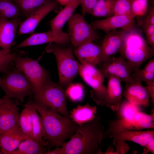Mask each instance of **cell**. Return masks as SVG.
I'll list each match as a JSON object with an SVG mask.
<instances>
[{
    "label": "cell",
    "mask_w": 154,
    "mask_h": 154,
    "mask_svg": "<svg viewBox=\"0 0 154 154\" xmlns=\"http://www.w3.org/2000/svg\"><path fill=\"white\" fill-rule=\"evenodd\" d=\"M104 127L100 116L78 125L68 142L61 145L60 154H101Z\"/></svg>",
    "instance_id": "6da1fadb"
},
{
    "label": "cell",
    "mask_w": 154,
    "mask_h": 154,
    "mask_svg": "<svg viewBox=\"0 0 154 154\" xmlns=\"http://www.w3.org/2000/svg\"><path fill=\"white\" fill-rule=\"evenodd\" d=\"M34 101L42 119L44 129L42 139L48 142V151L52 147L61 146L65 140L72 137L79 125L57 111Z\"/></svg>",
    "instance_id": "7a4b0ae2"
},
{
    "label": "cell",
    "mask_w": 154,
    "mask_h": 154,
    "mask_svg": "<svg viewBox=\"0 0 154 154\" xmlns=\"http://www.w3.org/2000/svg\"><path fill=\"white\" fill-rule=\"evenodd\" d=\"M141 32L137 29L125 31L119 52L132 67L133 72L139 69L141 64L154 54V48L148 44Z\"/></svg>",
    "instance_id": "3957f363"
},
{
    "label": "cell",
    "mask_w": 154,
    "mask_h": 154,
    "mask_svg": "<svg viewBox=\"0 0 154 154\" xmlns=\"http://www.w3.org/2000/svg\"><path fill=\"white\" fill-rule=\"evenodd\" d=\"M112 139L116 154H125L129 149L127 141H132L144 147L148 141L154 137V131H137L126 129L117 124L115 120L111 122L103 137Z\"/></svg>",
    "instance_id": "277c9868"
},
{
    "label": "cell",
    "mask_w": 154,
    "mask_h": 154,
    "mask_svg": "<svg viewBox=\"0 0 154 154\" xmlns=\"http://www.w3.org/2000/svg\"><path fill=\"white\" fill-rule=\"evenodd\" d=\"M45 51L54 54L56 60L59 84L62 87L67 86L78 73L79 63L70 48H64L60 45L51 43L45 48Z\"/></svg>",
    "instance_id": "5b68a950"
},
{
    "label": "cell",
    "mask_w": 154,
    "mask_h": 154,
    "mask_svg": "<svg viewBox=\"0 0 154 154\" xmlns=\"http://www.w3.org/2000/svg\"><path fill=\"white\" fill-rule=\"evenodd\" d=\"M34 94V100L36 102L48 107L66 118L72 120L67 108L65 91L59 84L49 78Z\"/></svg>",
    "instance_id": "8992f818"
},
{
    "label": "cell",
    "mask_w": 154,
    "mask_h": 154,
    "mask_svg": "<svg viewBox=\"0 0 154 154\" xmlns=\"http://www.w3.org/2000/svg\"><path fill=\"white\" fill-rule=\"evenodd\" d=\"M0 87L8 98L23 103L25 97L33 94L32 85L23 73L16 67L6 76L0 77Z\"/></svg>",
    "instance_id": "52a82bcc"
},
{
    "label": "cell",
    "mask_w": 154,
    "mask_h": 154,
    "mask_svg": "<svg viewBox=\"0 0 154 154\" xmlns=\"http://www.w3.org/2000/svg\"><path fill=\"white\" fill-rule=\"evenodd\" d=\"M84 16L74 13L67 21L70 42L74 47L100 38L96 30L88 24Z\"/></svg>",
    "instance_id": "ba28073f"
},
{
    "label": "cell",
    "mask_w": 154,
    "mask_h": 154,
    "mask_svg": "<svg viewBox=\"0 0 154 154\" xmlns=\"http://www.w3.org/2000/svg\"><path fill=\"white\" fill-rule=\"evenodd\" d=\"M14 62L16 67L22 72L32 84L33 94L38 91L50 78L49 73L39 63L37 60L18 54Z\"/></svg>",
    "instance_id": "9c48e42d"
},
{
    "label": "cell",
    "mask_w": 154,
    "mask_h": 154,
    "mask_svg": "<svg viewBox=\"0 0 154 154\" xmlns=\"http://www.w3.org/2000/svg\"><path fill=\"white\" fill-rule=\"evenodd\" d=\"M78 73L84 80L92 89L90 96L95 103L102 106L107 95V88L103 84L105 77L99 69L91 65L79 63Z\"/></svg>",
    "instance_id": "30bf717a"
},
{
    "label": "cell",
    "mask_w": 154,
    "mask_h": 154,
    "mask_svg": "<svg viewBox=\"0 0 154 154\" xmlns=\"http://www.w3.org/2000/svg\"><path fill=\"white\" fill-rule=\"evenodd\" d=\"M136 16L133 13L125 15H113L105 19L95 20L91 24L96 30H101L106 33L121 29L126 31L137 29L134 19Z\"/></svg>",
    "instance_id": "8fae6325"
},
{
    "label": "cell",
    "mask_w": 154,
    "mask_h": 154,
    "mask_svg": "<svg viewBox=\"0 0 154 154\" xmlns=\"http://www.w3.org/2000/svg\"><path fill=\"white\" fill-rule=\"evenodd\" d=\"M99 69L105 78H108L111 76H116L126 84L132 80L131 74L133 72V69L120 56L119 57L112 56L109 58L103 64L102 68Z\"/></svg>",
    "instance_id": "7c38bea8"
},
{
    "label": "cell",
    "mask_w": 154,
    "mask_h": 154,
    "mask_svg": "<svg viewBox=\"0 0 154 154\" xmlns=\"http://www.w3.org/2000/svg\"><path fill=\"white\" fill-rule=\"evenodd\" d=\"M20 113L18 105L6 96L0 98V135L19 127Z\"/></svg>",
    "instance_id": "4fadbf2b"
},
{
    "label": "cell",
    "mask_w": 154,
    "mask_h": 154,
    "mask_svg": "<svg viewBox=\"0 0 154 154\" xmlns=\"http://www.w3.org/2000/svg\"><path fill=\"white\" fill-rule=\"evenodd\" d=\"M69 42L70 40L68 33L63 32L60 34H56L50 30L45 32L32 34L13 49L15 50L48 43H55L61 46H64L67 44Z\"/></svg>",
    "instance_id": "5bb4252c"
},
{
    "label": "cell",
    "mask_w": 154,
    "mask_h": 154,
    "mask_svg": "<svg viewBox=\"0 0 154 154\" xmlns=\"http://www.w3.org/2000/svg\"><path fill=\"white\" fill-rule=\"evenodd\" d=\"M59 3L54 0L43 5L32 13L19 25V35L33 33L41 21L49 13L58 8Z\"/></svg>",
    "instance_id": "9a60e30c"
},
{
    "label": "cell",
    "mask_w": 154,
    "mask_h": 154,
    "mask_svg": "<svg viewBox=\"0 0 154 154\" xmlns=\"http://www.w3.org/2000/svg\"><path fill=\"white\" fill-rule=\"evenodd\" d=\"M125 31L121 29L106 33L100 46V63L104 64L109 58L119 52Z\"/></svg>",
    "instance_id": "2e32d148"
},
{
    "label": "cell",
    "mask_w": 154,
    "mask_h": 154,
    "mask_svg": "<svg viewBox=\"0 0 154 154\" xmlns=\"http://www.w3.org/2000/svg\"><path fill=\"white\" fill-rule=\"evenodd\" d=\"M123 95L128 102L134 104L144 107L149 104L151 98L149 92L140 81L132 80L126 84Z\"/></svg>",
    "instance_id": "e0dca14e"
},
{
    "label": "cell",
    "mask_w": 154,
    "mask_h": 154,
    "mask_svg": "<svg viewBox=\"0 0 154 154\" xmlns=\"http://www.w3.org/2000/svg\"><path fill=\"white\" fill-rule=\"evenodd\" d=\"M73 52L83 65L95 66L100 62L101 46L93 42H87L75 47Z\"/></svg>",
    "instance_id": "ac0fdd59"
},
{
    "label": "cell",
    "mask_w": 154,
    "mask_h": 154,
    "mask_svg": "<svg viewBox=\"0 0 154 154\" xmlns=\"http://www.w3.org/2000/svg\"><path fill=\"white\" fill-rule=\"evenodd\" d=\"M107 95L102 106L109 108L113 111H117L121 102L122 91L121 79L114 75L108 78Z\"/></svg>",
    "instance_id": "d6986e66"
},
{
    "label": "cell",
    "mask_w": 154,
    "mask_h": 154,
    "mask_svg": "<svg viewBox=\"0 0 154 154\" xmlns=\"http://www.w3.org/2000/svg\"><path fill=\"white\" fill-rule=\"evenodd\" d=\"M18 17L7 19L0 17V47L11 50L18 27L21 22Z\"/></svg>",
    "instance_id": "ffe728a7"
},
{
    "label": "cell",
    "mask_w": 154,
    "mask_h": 154,
    "mask_svg": "<svg viewBox=\"0 0 154 154\" xmlns=\"http://www.w3.org/2000/svg\"><path fill=\"white\" fill-rule=\"evenodd\" d=\"M28 139L19 127L7 131L0 135V148L3 154H11L23 141Z\"/></svg>",
    "instance_id": "44dd1931"
},
{
    "label": "cell",
    "mask_w": 154,
    "mask_h": 154,
    "mask_svg": "<svg viewBox=\"0 0 154 154\" xmlns=\"http://www.w3.org/2000/svg\"><path fill=\"white\" fill-rule=\"evenodd\" d=\"M80 5V0H71L50 21L51 30L54 33L59 34L64 32L63 26Z\"/></svg>",
    "instance_id": "7402d4cb"
},
{
    "label": "cell",
    "mask_w": 154,
    "mask_h": 154,
    "mask_svg": "<svg viewBox=\"0 0 154 154\" xmlns=\"http://www.w3.org/2000/svg\"><path fill=\"white\" fill-rule=\"evenodd\" d=\"M124 128L132 130H141L154 127V111L149 115L139 111L135 115L130 122L119 124Z\"/></svg>",
    "instance_id": "603a6c76"
},
{
    "label": "cell",
    "mask_w": 154,
    "mask_h": 154,
    "mask_svg": "<svg viewBox=\"0 0 154 154\" xmlns=\"http://www.w3.org/2000/svg\"><path fill=\"white\" fill-rule=\"evenodd\" d=\"M48 144V142L44 140L37 142L28 139L22 141L11 154H46Z\"/></svg>",
    "instance_id": "cb8c5ba5"
},
{
    "label": "cell",
    "mask_w": 154,
    "mask_h": 154,
    "mask_svg": "<svg viewBox=\"0 0 154 154\" xmlns=\"http://www.w3.org/2000/svg\"><path fill=\"white\" fill-rule=\"evenodd\" d=\"M97 112L96 106H92L88 103L84 106L78 105L70 112L69 116L72 120L81 125L93 119Z\"/></svg>",
    "instance_id": "d4e9b609"
},
{
    "label": "cell",
    "mask_w": 154,
    "mask_h": 154,
    "mask_svg": "<svg viewBox=\"0 0 154 154\" xmlns=\"http://www.w3.org/2000/svg\"><path fill=\"white\" fill-rule=\"evenodd\" d=\"M29 110L32 119L33 134L35 139L37 142L44 140V129L42 118L37 112L34 100H31L25 104Z\"/></svg>",
    "instance_id": "484cf974"
},
{
    "label": "cell",
    "mask_w": 154,
    "mask_h": 154,
    "mask_svg": "<svg viewBox=\"0 0 154 154\" xmlns=\"http://www.w3.org/2000/svg\"><path fill=\"white\" fill-rule=\"evenodd\" d=\"M54 0H12L18 5L22 15L27 18L43 5Z\"/></svg>",
    "instance_id": "4316f807"
},
{
    "label": "cell",
    "mask_w": 154,
    "mask_h": 154,
    "mask_svg": "<svg viewBox=\"0 0 154 154\" xmlns=\"http://www.w3.org/2000/svg\"><path fill=\"white\" fill-rule=\"evenodd\" d=\"M132 104L127 100L120 102L118 110L120 119L116 120L120 124L130 122L138 111H140L139 106Z\"/></svg>",
    "instance_id": "83f0119b"
},
{
    "label": "cell",
    "mask_w": 154,
    "mask_h": 154,
    "mask_svg": "<svg viewBox=\"0 0 154 154\" xmlns=\"http://www.w3.org/2000/svg\"><path fill=\"white\" fill-rule=\"evenodd\" d=\"M115 0H98L88 13L96 17L107 18L114 15L113 6Z\"/></svg>",
    "instance_id": "f1b7e54d"
},
{
    "label": "cell",
    "mask_w": 154,
    "mask_h": 154,
    "mask_svg": "<svg viewBox=\"0 0 154 154\" xmlns=\"http://www.w3.org/2000/svg\"><path fill=\"white\" fill-rule=\"evenodd\" d=\"M19 125L22 133L28 139L35 140L33 134L30 112L25 105L24 108L20 113Z\"/></svg>",
    "instance_id": "f546056e"
},
{
    "label": "cell",
    "mask_w": 154,
    "mask_h": 154,
    "mask_svg": "<svg viewBox=\"0 0 154 154\" xmlns=\"http://www.w3.org/2000/svg\"><path fill=\"white\" fill-rule=\"evenodd\" d=\"M131 77L134 80L144 82L147 85L154 81V59L150 60L143 69L133 72Z\"/></svg>",
    "instance_id": "4dcf8cb0"
},
{
    "label": "cell",
    "mask_w": 154,
    "mask_h": 154,
    "mask_svg": "<svg viewBox=\"0 0 154 154\" xmlns=\"http://www.w3.org/2000/svg\"><path fill=\"white\" fill-rule=\"evenodd\" d=\"M21 15L19 7L12 0H0V17L12 19Z\"/></svg>",
    "instance_id": "1f68e13d"
},
{
    "label": "cell",
    "mask_w": 154,
    "mask_h": 154,
    "mask_svg": "<svg viewBox=\"0 0 154 154\" xmlns=\"http://www.w3.org/2000/svg\"><path fill=\"white\" fill-rule=\"evenodd\" d=\"M18 54L11 52V50L0 49V73L6 74L9 72L10 66Z\"/></svg>",
    "instance_id": "d6a6232c"
},
{
    "label": "cell",
    "mask_w": 154,
    "mask_h": 154,
    "mask_svg": "<svg viewBox=\"0 0 154 154\" xmlns=\"http://www.w3.org/2000/svg\"><path fill=\"white\" fill-rule=\"evenodd\" d=\"M67 87L65 90L66 96L74 102L82 101L84 97V90L81 84L71 83Z\"/></svg>",
    "instance_id": "836d02e7"
},
{
    "label": "cell",
    "mask_w": 154,
    "mask_h": 154,
    "mask_svg": "<svg viewBox=\"0 0 154 154\" xmlns=\"http://www.w3.org/2000/svg\"><path fill=\"white\" fill-rule=\"evenodd\" d=\"M114 15H125L132 13L130 1L115 0L113 6Z\"/></svg>",
    "instance_id": "e575fe53"
},
{
    "label": "cell",
    "mask_w": 154,
    "mask_h": 154,
    "mask_svg": "<svg viewBox=\"0 0 154 154\" xmlns=\"http://www.w3.org/2000/svg\"><path fill=\"white\" fill-rule=\"evenodd\" d=\"M130 2L132 13L136 17L145 15L148 8L147 0H131Z\"/></svg>",
    "instance_id": "d590c367"
},
{
    "label": "cell",
    "mask_w": 154,
    "mask_h": 154,
    "mask_svg": "<svg viewBox=\"0 0 154 154\" xmlns=\"http://www.w3.org/2000/svg\"><path fill=\"white\" fill-rule=\"evenodd\" d=\"M82 15L84 16L92 9L98 0H80Z\"/></svg>",
    "instance_id": "8d00e7d4"
},
{
    "label": "cell",
    "mask_w": 154,
    "mask_h": 154,
    "mask_svg": "<svg viewBox=\"0 0 154 154\" xmlns=\"http://www.w3.org/2000/svg\"><path fill=\"white\" fill-rule=\"evenodd\" d=\"M154 25V8L153 7L149 8V14L145 22L144 25Z\"/></svg>",
    "instance_id": "74e56055"
},
{
    "label": "cell",
    "mask_w": 154,
    "mask_h": 154,
    "mask_svg": "<svg viewBox=\"0 0 154 154\" xmlns=\"http://www.w3.org/2000/svg\"><path fill=\"white\" fill-rule=\"evenodd\" d=\"M143 154H147L149 152L154 153V137L151 138L147 142L145 147Z\"/></svg>",
    "instance_id": "f35d334b"
},
{
    "label": "cell",
    "mask_w": 154,
    "mask_h": 154,
    "mask_svg": "<svg viewBox=\"0 0 154 154\" xmlns=\"http://www.w3.org/2000/svg\"><path fill=\"white\" fill-rule=\"evenodd\" d=\"M143 28L144 31L146 36L154 34V25H144Z\"/></svg>",
    "instance_id": "ab89813d"
},
{
    "label": "cell",
    "mask_w": 154,
    "mask_h": 154,
    "mask_svg": "<svg viewBox=\"0 0 154 154\" xmlns=\"http://www.w3.org/2000/svg\"><path fill=\"white\" fill-rule=\"evenodd\" d=\"M148 89L151 99V102L153 104L154 103V81L146 86Z\"/></svg>",
    "instance_id": "60d3db41"
},
{
    "label": "cell",
    "mask_w": 154,
    "mask_h": 154,
    "mask_svg": "<svg viewBox=\"0 0 154 154\" xmlns=\"http://www.w3.org/2000/svg\"><path fill=\"white\" fill-rule=\"evenodd\" d=\"M146 41L151 47L154 48V34L146 36Z\"/></svg>",
    "instance_id": "b9f144b4"
},
{
    "label": "cell",
    "mask_w": 154,
    "mask_h": 154,
    "mask_svg": "<svg viewBox=\"0 0 154 154\" xmlns=\"http://www.w3.org/2000/svg\"><path fill=\"white\" fill-rule=\"evenodd\" d=\"M103 154H116V151H114L112 148L110 146Z\"/></svg>",
    "instance_id": "7bdbcfd3"
},
{
    "label": "cell",
    "mask_w": 154,
    "mask_h": 154,
    "mask_svg": "<svg viewBox=\"0 0 154 154\" xmlns=\"http://www.w3.org/2000/svg\"><path fill=\"white\" fill-rule=\"evenodd\" d=\"M59 3L62 5H65L71 0H56Z\"/></svg>",
    "instance_id": "ee69618b"
},
{
    "label": "cell",
    "mask_w": 154,
    "mask_h": 154,
    "mask_svg": "<svg viewBox=\"0 0 154 154\" xmlns=\"http://www.w3.org/2000/svg\"><path fill=\"white\" fill-rule=\"evenodd\" d=\"M3 154L0 148V154Z\"/></svg>",
    "instance_id": "f6af8a7d"
},
{
    "label": "cell",
    "mask_w": 154,
    "mask_h": 154,
    "mask_svg": "<svg viewBox=\"0 0 154 154\" xmlns=\"http://www.w3.org/2000/svg\"><path fill=\"white\" fill-rule=\"evenodd\" d=\"M129 1H130L131 0H129Z\"/></svg>",
    "instance_id": "bcb514c9"
}]
</instances>
